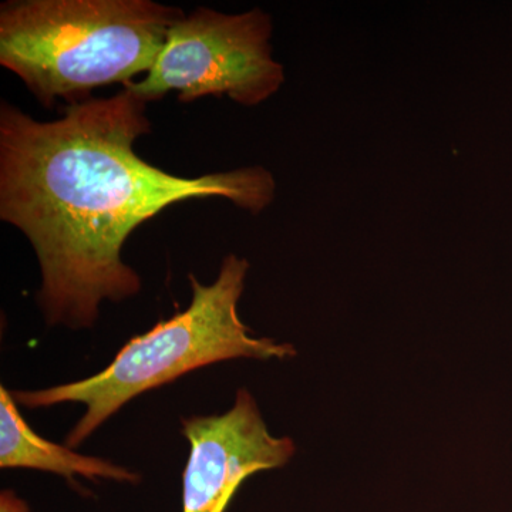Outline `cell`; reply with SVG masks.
Masks as SVG:
<instances>
[{"instance_id":"1","label":"cell","mask_w":512,"mask_h":512,"mask_svg":"<svg viewBox=\"0 0 512 512\" xmlns=\"http://www.w3.org/2000/svg\"><path fill=\"white\" fill-rule=\"evenodd\" d=\"M147 104L123 87L39 121L2 101L0 218L35 249L37 301L49 325L90 328L103 301L140 292V276L121 251L170 205L224 198L259 214L274 201V177L261 165L188 178L143 160L136 141L151 130Z\"/></svg>"},{"instance_id":"2","label":"cell","mask_w":512,"mask_h":512,"mask_svg":"<svg viewBox=\"0 0 512 512\" xmlns=\"http://www.w3.org/2000/svg\"><path fill=\"white\" fill-rule=\"evenodd\" d=\"M183 10L151 0H15L0 8V64L45 107L148 73Z\"/></svg>"},{"instance_id":"3","label":"cell","mask_w":512,"mask_h":512,"mask_svg":"<svg viewBox=\"0 0 512 512\" xmlns=\"http://www.w3.org/2000/svg\"><path fill=\"white\" fill-rule=\"evenodd\" d=\"M248 271L247 259L231 254L225 256L211 285H202L190 275V306L128 340L106 369L79 382L13 392V399L29 409L62 403L86 406L82 419L66 437V446L76 448L130 400L200 367L234 359L284 360L296 356L289 343L254 338L239 319L238 302Z\"/></svg>"},{"instance_id":"4","label":"cell","mask_w":512,"mask_h":512,"mask_svg":"<svg viewBox=\"0 0 512 512\" xmlns=\"http://www.w3.org/2000/svg\"><path fill=\"white\" fill-rule=\"evenodd\" d=\"M271 35V16L262 9L239 15L195 9L175 20L146 77L124 87L147 103L175 92L183 103L228 96L258 106L285 82L284 67L272 59Z\"/></svg>"},{"instance_id":"5","label":"cell","mask_w":512,"mask_h":512,"mask_svg":"<svg viewBox=\"0 0 512 512\" xmlns=\"http://www.w3.org/2000/svg\"><path fill=\"white\" fill-rule=\"evenodd\" d=\"M183 434L191 450L181 512H225L247 478L284 467L296 451L292 439L269 433L247 389L227 413L183 419Z\"/></svg>"},{"instance_id":"6","label":"cell","mask_w":512,"mask_h":512,"mask_svg":"<svg viewBox=\"0 0 512 512\" xmlns=\"http://www.w3.org/2000/svg\"><path fill=\"white\" fill-rule=\"evenodd\" d=\"M0 467L33 468L57 474L74 483V477L89 480L124 481L138 483L140 474L116 466L103 458L82 456L67 446L37 436L19 413L18 403L12 394L0 387Z\"/></svg>"},{"instance_id":"7","label":"cell","mask_w":512,"mask_h":512,"mask_svg":"<svg viewBox=\"0 0 512 512\" xmlns=\"http://www.w3.org/2000/svg\"><path fill=\"white\" fill-rule=\"evenodd\" d=\"M0 512H32L29 505L10 490L0 494Z\"/></svg>"}]
</instances>
